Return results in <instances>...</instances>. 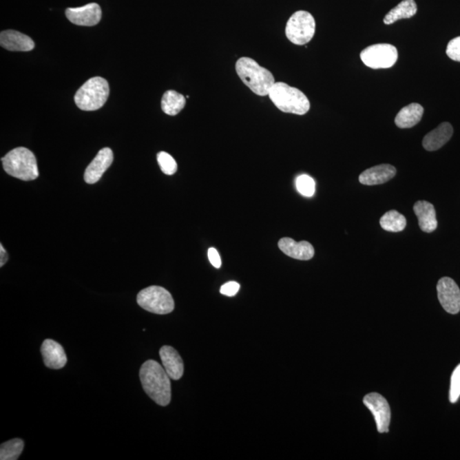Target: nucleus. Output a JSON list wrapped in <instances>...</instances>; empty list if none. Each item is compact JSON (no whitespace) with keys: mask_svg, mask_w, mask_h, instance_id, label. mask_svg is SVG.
Segmentation results:
<instances>
[{"mask_svg":"<svg viewBox=\"0 0 460 460\" xmlns=\"http://www.w3.org/2000/svg\"><path fill=\"white\" fill-rule=\"evenodd\" d=\"M143 390L158 405H169L171 399L170 377L159 362L149 360L143 363L139 373Z\"/></svg>","mask_w":460,"mask_h":460,"instance_id":"obj_1","label":"nucleus"},{"mask_svg":"<svg viewBox=\"0 0 460 460\" xmlns=\"http://www.w3.org/2000/svg\"><path fill=\"white\" fill-rule=\"evenodd\" d=\"M236 70L244 84L258 96H268L275 85V77L271 72L250 57H242L237 61Z\"/></svg>","mask_w":460,"mask_h":460,"instance_id":"obj_2","label":"nucleus"},{"mask_svg":"<svg viewBox=\"0 0 460 460\" xmlns=\"http://www.w3.org/2000/svg\"><path fill=\"white\" fill-rule=\"evenodd\" d=\"M268 96L284 113L304 115L311 109L310 101L304 93L286 83H275Z\"/></svg>","mask_w":460,"mask_h":460,"instance_id":"obj_3","label":"nucleus"},{"mask_svg":"<svg viewBox=\"0 0 460 460\" xmlns=\"http://www.w3.org/2000/svg\"><path fill=\"white\" fill-rule=\"evenodd\" d=\"M1 160L3 170L13 178L33 181L39 177L37 160L34 153L24 147L10 151Z\"/></svg>","mask_w":460,"mask_h":460,"instance_id":"obj_4","label":"nucleus"},{"mask_svg":"<svg viewBox=\"0 0 460 460\" xmlns=\"http://www.w3.org/2000/svg\"><path fill=\"white\" fill-rule=\"evenodd\" d=\"M109 96V83L102 77H94L90 79L78 90L74 102L81 110L96 111L106 103Z\"/></svg>","mask_w":460,"mask_h":460,"instance_id":"obj_5","label":"nucleus"},{"mask_svg":"<svg viewBox=\"0 0 460 460\" xmlns=\"http://www.w3.org/2000/svg\"><path fill=\"white\" fill-rule=\"evenodd\" d=\"M136 301L143 310L157 315L170 314L174 311L175 303L171 294L163 287H147L138 294Z\"/></svg>","mask_w":460,"mask_h":460,"instance_id":"obj_6","label":"nucleus"},{"mask_svg":"<svg viewBox=\"0 0 460 460\" xmlns=\"http://www.w3.org/2000/svg\"><path fill=\"white\" fill-rule=\"evenodd\" d=\"M315 21L310 12L298 10L287 21L286 35L294 45L308 44L314 37Z\"/></svg>","mask_w":460,"mask_h":460,"instance_id":"obj_7","label":"nucleus"},{"mask_svg":"<svg viewBox=\"0 0 460 460\" xmlns=\"http://www.w3.org/2000/svg\"><path fill=\"white\" fill-rule=\"evenodd\" d=\"M397 49L390 44L370 45L361 52L363 63L373 70L391 67L397 63Z\"/></svg>","mask_w":460,"mask_h":460,"instance_id":"obj_8","label":"nucleus"},{"mask_svg":"<svg viewBox=\"0 0 460 460\" xmlns=\"http://www.w3.org/2000/svg\"><path fill=\"white\" fill-rule=\"evenodd\" d=\"M363 404L375 417L377 429L379 433L389 432L390 423V408L386 398L378 393L365 395Z\"/></svg>","mask_w":460,"mask_h":460,"instance_id":"obj_9","label":"nucleus"},{"mask_svg":"<svg viewBox=\"0 0 460 460\" xmlns=\"http://www.w3.org/2000/svg\"><path fill=\"white\" fill-rule=\"evenodd\" d=\"M437 295L441 306L449 314L460 311V289L454 280L443 278L437 283Z\"/></svg>","mask_w":460,"mask_h":460,"instance_id":"obj_10","label":"nucleus"},{"mask_svg":"<svg viewBox=\"0 0 460 460\" xmlns=\"http://www.w3.org/2000/svg\"><path fill=\"white\" fill-rule=\"evenodd\" d=\"M66 17L72 23L78 26L92 27L99 23L102 10L98 3H91L78 8H67Z\"/></svg>","mask_w":460,"mask_h":460,"instance_id":"obj_11","label":"nucleus"},{"mask_svg":"<svg viewBox=\"0 0 460 460\" xmlns=\"http://www.w3.org/2000/svg\"><path fill=\"white\" fill-rule=\"evenodd\" d=\"M114 154L112 149L103 148L101 149L96 156L86 168L85 171V181L89 185L98 182L107 169L112 165Z\"/></svg>","mask_w":460,"mask_h":460,"instance_id":"obj_12","label":"nucleus"},{"mask_svg":"<svg viewBox=\"0 0 460 460\" xmlns=\"http://www.w3.org/2000/svg\"><path fill=\"white\" fill-rule=\"evenodd\" d=\"M45 365L49 368L61 369L67 364V355L62 345L52 339H45L41 345Z\"/></svg>","mask_w":460,"mask_h":460,"instance_id":"obj_13","label":"nucleus"},{"mask_svg":"<svg viewBox=\"0 0 460 460\" xmlns=\"http://www.w3.org/2000/svg\"><path fill=\"white\" fill-rule=\"evenodd\" d=\"M397 174V169L393 165L382 164L366 169L359 176V181L363 185H379L391 180Z\"/></svg>","mask_w":460,"mask_h":460,"instance_id":"obj_14","label":"nucleus"},{"mask_svg":"<svg viewBox=\"0 0 460 460\" xmlns=\"http://www.w3.org/2000/svg\"><path fill=\"white\" fill-rule=\"evenodd\" d=\"M0 45L10 52H30L35 46L33 39L30 36L15 30L1 32Z\"/></svg>","mask_w":460,"mask_h":460,"instance_id":"obj_15","label":"nucleus"},{"mask_svg":"<svg viewBox=\"0 0 460 460\" xmlns=\"http://www.w3.org/2000/svg\"><path fill=\"white\" fill-rule=\"evenodd\" d=\"M279 248L286 256L297 260H310L315 255L314 247L310 242H297L291 238H282L278 243Z\"/></svg>","mask_w":460,"mask_h":460,"instance_id":"obj_16","label":"nucleus"},{"mask_svg":"<svg viewBox=\"0 0 460 460\" xmlns=\"http://www.w3.org/2000/svg\"><path fill=\"white\" fill-rule=\"evenodd\" d=\"M160 357L165 372L171 379H180L183 375V362L180 355L171 346H163L160 350Z\"/></svg>","mask_w":460,"mask_h":460,"instance_id":"obj_17","label":"nucleus"},{"mask_svg":"<svg viewBox=\"0 0 460 460\" xmlns=\"http://www.w3.org/2000/svg\"><path fill=\"white\" fill-rule=\"evenodd\" d=\"M417 218H418L419 228L422 231L431 233L437 228L436 210L432 204L426 200H419L413 206Z\"/></svg>","mask_w":460,"mask_h":460,"instance_id":"obj_18","label":"nucleus"},{"mask_svg":"<svg viewBox=\"0 0 460 460\" xmlns=\"http://www.w3.org/2000/svg\"><path fill=\"white\" fill-rule=\"evenodd\" d=\"M454 129L448 122H443L423 139V147L427 151H436L443 147L451 139Z\"/></svg>","mask_w":460,"mask_h":460,"instance_id":"obj_19","label":"nucleus"},{"mask_svg":"<svg viewBox=\"0 0 460 460\" xmlns=\"http://www.w3.org/2000/svg\"><path fill=\"white\" fill-rule=\"evenodd\" d=\"M424 107L419 103H411L401 109L395 118L399 128L407 129L415 127L421 121Z\"/></svg>","mask_w":460,"mask_h":460,"instance_id":"obj_20","label":"nucleus"},{"mask_svg":"<svg viewBox=\"0 0 460 460\" xmlns=\"http://www.w3.org/2000/svg\"><path fill=\"white\" fill-rule=\"evenodd\" d=\"M418 10L415 0H404L390 10L384 18V23L390 25L401 19H409L415 17Z\"/></svg>","mask_w":460,"mask_h":460,"instance_id":"obj_21","label":"nucleus"},{"mask_svg":"<svg viewBox=\"0 0 460 460\" xmlns=\"http://www.w3.org/2000/svg\"><path fill=\"white\" fill-rule=\"evenodd\" d=\"M185 105V96L175 91L165 92L161 100V109L165 114L171 116H175L180 113Z\"/></svg>","mask_w":460,"mask_h":460,"instance_id":"obj_22","label":"nucleus"},{"mask_svg":"<svg viewBox=\"0 0 460 460\" xmlns=\"http://www.w3.org/2000/svg\"><path fill=\"white\" fill-rule=\"evenodd\" d=\"M380 226L389 232H401L407 226V220L404 215L397 211L391 210L380 218Z\"/></svg>","mask_w":460,"mask_h":460,"instance_id":"obj_23","label":"nucleus"},{"mask_svg":"<svg viewBox=\"0 0 460 460\" xmlns=\"http://www.w3.org/2000/svg\"><path fill=\"white\" fill-rule=\"evenodd\" d=\"M24 448V441L21 439L10 440L0 447V459L17 460L19 459Z\"/></svg>","mask_w":460,"mask_h":460,"instance_id":"obj_24","label":"nucleus"},{"mask_svg":"<svg viewBox=\"0 0 460 460\" xmlns=\"http://www.w3.org/2000/svg\"><path fill=\"white\" fill-rule=\"evenodd\" d=\"M157 161L163 174L171 176L178 171V164L174 158L167 152H160L157 154Z\"/></svg>","mask_w":460,"mask_h":460,"instance_id":"obj_25","label":"nucleus"},{"mask_svg":"<svg viewBox=\"0 0 460 460\" xmlns=\"http://www.w3.org/2000/svg\"><path fill=\"white\" fill-rule=\"evenodd\" d=\"M296 187L297 191L302 196L311 197L315 191V182L314 179L308 175H301L297 178Z\"/></svg>","mask_w":460,"mask_h":460,"instance_id":"obj_26","label":"nucleus"},{"mask_svg":"<svg viewBox=\"0 0 460 460\" xmlns=\"http://www.w3.org/2000/svg\"><path fill=\"white\" fill-rule=\"evenodd\" d=\"M460 397V364L454 369L451 377L450 391H449V400L452 404H455Z\"/></svg>","mask_w":460,"mask_h":460,"instance_id":"obj_27","label":"nucleus"},{"mask_svg":"<svg viewBox=\"0 0 460 460\" xmlns=\"http://www.w3.org/2000/svg\"><path fill=\"white\" fill-rule=\"evenodd\" d=\"M447 55L449 59L460 62V36L452 39L448 43L447 48Z\"/></svg>","mask_w":460,"mask_h":460,"instance_id":"obj_28","label":"nucleus"},{"mask_svg":"<svg viewBox=\"0 0 460 460\" xmlns=\"http://www.w3.org/2000/svg\"><path fill=\"white\" fill-rule=\"evenodd\" d=\"M239 283L236 282H229L222 286L220 293L222 294V295L233 297L236 295L237 293L239 292Z\"/></svg>","mask_w":460,"mask_h":460,"instance_id":"obj_29","label":"nucleus"},{"mask_svg":"<svg viewBox=\"0 0 460 460\" xmlns=\"http://www.w3.org/2000/svg\"><path fill=\"white\" fill-rule=\"evenodd\" d=\"M208 258H209L211 264H213V267L217 269L221 267L222 261L220 255H219L218 251L215 248H210L208 250Z\"/></svg>","mask_w":460,"mask_h":460,"instance_id":"obj_30","label":"nucleus"},{"mask_svg":"<svg viewBox=\"0 0 460 460\" xmlns=\"http://www.w3.org/2000/svg\"><path fill=\"white\" fill-rule=\"evenodd\" d=\"M0 253H1V258H0V267H3V265L6 264L7 260H8V254H7L5 248L3 245H0Z\"/></svg>","mask_w":460,"mask_h":460,"instance_id":"obj_31","label":"nucleus"}]
</instances>
